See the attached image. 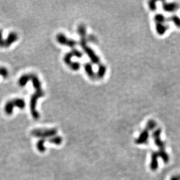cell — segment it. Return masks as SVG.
<instances>
[{
	"mask_svg": "<svg viewBox=\"0 0 180 180\" xmlns=\"http://www.w3.org/2000/svg\"><path fill=\"white\" fill-rule=\"evenodd\" d=\"M35 92L31 96L30 100V111L32 117L35 120H38L40 118V114L36 110L38 100L45 96V92L42 88L35 89Z\"/></svg>",
	"mask_w": 180,
	"mask_h": 180,
	"instance_id": "cell-1",
	"label": "cell"
},
{
	"mask_svg": "<svg viewBox=\"0 0 180 180\" xmlns=\"http://www.w3.org/2000/svg\"><path fill=\"white\" fill-rule=\"evenodd\" d=\"M26 106V103L24 99L22 98H15L10 100L5 104L4 110L5 114L11 115L13 114L15 108H18L20 110H24Z\"/></svg>",
	"mask_w": 180,
	"mask_h": 180,
	"instance_id": "cell-2",
	"label": "cell"
},
{
	"mask_svg": "<svg viewBox=\"0 0 180 180\" xmlns=\"http://www.w3.org/2000/svg\"><path fill=\"white\" fill-rule=\"evenodd\" d=\"M19 38L18 34L15 32H11L8 35L6 38H4L3 32L0 29V47L9 48Z\"/></svg>",
	"mask_w": 180,
	"mask_h": 180,
	"instance_id": "cell-3",
	"label": "cell"
},
{
	"mask_svg": "<svg viewBox=\"0 0 180 180\" xmlns=\"http://www.w3.org/2000/svg\"><path fill=\"white\" fill-rule=\"evenodd\" d=\"M87 37H81L80 39V46H81V48H82L83 50L87 54V55L89 57L90 59H91V61H92L94 64H98V65L101 64L100 59L98 57L97 55L95 54V52H94L93 50L89 46L87 45Z\"/></svg>",
	"mask_w": 180,
	"mask_h": 180,
	"instance_id": "cell-4",
	"label": "cell"
},
{
	"mask_svg": "<svg viewBox=\"0 0 180 180\" xmlns=\"http://www.w3.org/2000/svg\"><path fill=\"white\" fill-rule=\"evenodd\" d=\"M57 131L56 128L50 129H35L30 132L32 136L36 138L45 139L46 138L53 137L56 136Z\"/></svg>",
	"mask_w": 180,
	"mask_h": 180,
	"instance_id": "cell-5",
	"label": "cell"
},
{
	"mask_svg": "<svg viewBox=\"0 0 180 180\" xmlns=\"http://www.w3.org/2000/svg\"><path fill=\"white\" fill-rule=\"evenodd\" d=\"M56 40L62 45L68 46L69 47L73 48L77 45V41L73 39H70L66 36L63 33H59L56 36Z\"/></svg>",
	"mask_w": 180,
	"mask_h": 180,
	"instance_id": "cell-6",
	"label": "cell"
},
{
	"mask_svg": "<svg viewBox=\"0 0 180 180\" xmlns=\"http://www.w3.org/2000/svg\"><path fill=\"white\" fill-rule=\"evenodd\" d=\"M161 129L160 128H157L153 132L152 134V137L154 141V143L156 144V145L159 147L160 150L161 149H164L165 147V144L164 142H163L160 138V135H161Z\"/></svg>",
	"mask_w": 180,
	"mask_h": 180,
	"instance_id": "cell-7",
	"label": "cell"
},
{
	"mask_svg": "<svg viewBox=\"0 0 180 180\" xmlns=\"http://www.w3.org/2000/svg\"><path fill=\"white\" fill-rule=\"evenodd\" d=\"M163 9L165 12H174L179 9V5L176 2H163Z\"/></svg>",
	"mask_w": 180,
	"mask_h": 180,
	"instance_id": "cell-8",
	"label": "cell"
},
{
	"mask_svg": "<svg viewBox=\"0 0 180 180\" xmlns=\"http://www.w3.org/2000/svg\"><path fill=\"white\" fill-rule=\"evenodd\" d=\"M149 131L146 129L141 132L139 138L135 140V143L137 145L145 144L147 142L149 139Z\"/></svg>",
	"mask_w": 180,
	"mask_h": 180,
	"instance_id": "cell-9",
	"label": "cell"
},
{
	"mask_svg": "<svg viewBox=\"0 0 180 180\" xmlns=\"http://www.w3.org/2000/svg\"><path fill=\"white\" fill-rule=\"evenodd\" d=\"M158 157H159V154L157 152H153L151 154V163H150V169L152 171H156L157 168L159 164H158Z\"/></svg>",
	"mask_w": 180,
	"mask_h": 180,
	"instance_id": "cell-10",
	"label": "cell"
},
{
	"mask_svg": "<svg viewBox=\"0 0 180 180\" xmlns=\"http://www.w3.org/2000/svg\"><path fill=\"white\" fill-rule=\"evenodd\" d=\"M169 29V26L165 23H156V30L159 35H164Z\"/></svg>",
	"mask_w": 180,
	"mask_h": 180,
	"instance_id": "cell-11",
	"label": "cell"
},
{
	"mask_svg": "<svg viewBox=\"0 0 180 180\" xmlns=\"http://www.w3.org/2000/svg\"><path fill=\"white\" fill-rule=\"evenodd\" d=\"M84 67L85 72L87 74V75L92 79H95V74L93 70L92 65H91L90 63H86L84 64Z\"/></svg>",
	"mask_w": 180,
	"mask_h": 180,
	"instance_id": "cell-12",
	"label": "cell"
},
{
	"mask_svg": "<svg viewBox=\"0 0 180 180\" xmlns=\"http://www.w3.org/2000/svg\"><path fill=\"white\" fill-rule=\"evenodd\" d=\"M106 72H107L106 66H105V65H103V64H99L98 65V70L97 72V74H96V76H97V77L100 79L103 78L105 74H106Z\"/></svg>",
	"mask_w": 180,
	"mask_h": 180,
	"instance_id": "cell-13",
	"label": "cell"
},
{
	"mask_svg": "<svg viewBox=\"0 0 180 180\" xmlns=\"http://www.w3.org/2000/svg\"><path fill=\"white\" fill-rule=\"evenodd\" d=\"M159 154V157H160L163 160V161L165 163H167L169 162V156L167 152L165 151V149H161L157 152Z\"/></svg>",
	"mask_w": 180,
	"mask_h": 180,
	"instance_id": "cell-14",
	"label": "cell"
},
{
	"mask_svg": "<svg viewBox=\"0 0 180 180\" xmlns=\"http://www.w3.org/2000/svg\"><path fill=\"white\" fill-rule=\"evenodd\" d=\"M46 140L45 139H41L38 141L36 143V148L41 153L45 152L46 151V147L45 146V143Z\"/></svg>",
	"mask_w": 180,
	"mask_h": 180,
	"instance_id": "cell-15",
	"label": "cell"
},
{
	"mask_svg": "<svg viewBox=\"0 0 180 180\" xmlns=\"http://www.w3.org/2000/svg\"><path fill=\"white\" fill-rule=\"evenodd\" d=\"M154 19L156 23H165V22L167 21V19L161 13H157V14H156L154 16Z\"/></svg>",
	"mask_w": 180,
	"mask_h": 180,
	"instance_id": "cell-16",
	"label": "cell"
},
{
	"mask_svg": "<svg viewBox=\"0 0 180 180\" xmlns=\"http://www.w3.org/2000/svg\"><path fill=\"white\" fill-rule=\"evenodd\" d=\"M73 57V55L71 53V51L68 52L65 54L64 58H63V60H64V62H65L66 65H67V66L70 65L72 63V62H73L71 61V59Z\"/></svg>",
	"mask_w": 180,
	"mask_h": 180,
	"instance_id": "cell-17",
	"label": "cell"
},
{
	"mask_svg": "<svg viewBox=\"0 0 180 180\" xmlns=\"http://www.w3.org/2000/svg\"><path fill=\"white\" fill-rule=\"evenodd\" d=\"M77 32L81 37H86V28L84 25H80L77 29Z\"/></svg>",
	"mask_w": 180,
	"mask_h": 180,
	"instance_id": "cell-18",
	"label": "cell"
},
{
	"mask_svg": "<svg viewBox=\"0 0 180 180\" xmlns=\"http://www.w3.org/2000/svg\"><path fill=\"white\" fill-rule=\"evenodd\" d=\"M62 138L59 136H54L49 139V142L51 143L55 144L56 145H59L62 143Z\"/></svg>",
	"mask_w": 180,
	"mask_h": 180,
	"instance_id": "cell-19",
	"label": "cell"
},
{
	"mask_svg": "<svg viewBox=\"0 0 180 180\" xmlns=\"http://www.w3.org/2000/svg\"><path fill=\"white\" fill-rule=\"evenodd\" d=\"M10 75V72L7 68L4 66H0V76L4 79L7 78Z\"/></svg>",
	"mask_w": 180,
	"mask_h": 180,
	"instance_id": "cell-20",
	"label": "cell"
},
{
	"mask_svg": "<svg viewBox=\"0 0 180 180\" xmlns=\"http://www.w3.org/2000/svg\"><path fill=\"white\" fill-rule=\"evenodd\" d=\"M156 125H157V124L156 122L153 120H149L147 123L146 124V129L148 131H150V130L151 131V130H153L156 128Z\"/></svg>",
	"mask_w": 180,
	"mask_h": 180,
	"instance_id": "cell-21",
	"label": "cell"
},
{
	"mask_svg": "<svg viewBox=\"0 0 180 180\" xmlns=\"http://www.w3.org/2000/svg\"><path fill=\"white\" fill-rule=\"evenodd\" d=\"M169 20L173 22L177 27H180V18L178 16L173 15L170 18H169Z\"/></svg>",
	"mask_w": 180,
	"mask_h": 180,
	"instance_id": "cell-22",
	"label": "cell"
},
{
	"mask_svg": "<svg viewBox=\"0 0 180 180\" xmlns=\"http://www.w3.org/2000/svg\"><path fill=\"white\" fill-rule=\"evenodd\" d=\"M71 53L73 54V57H76L77 58H78V59H81V58L82 57V55L83 54L81 51H80L79 50H77L76 48H73L72 50L71 51Z\"/></svg>",
	"mask_w": 180,
	"mask_h": 180,
	"instance_id": "cell-23",
	"label": "cell"
},
{
	"mask_svg": "<svg viewBox=\"0 0 180 180\" xmlns=\"http://www.w3.org/2000/svg\"><path fill=\"white\" fill-rule=\"evenodd\" d=\"M68 66L71 70L76 71H78L80 68V64L79 62H72V63Z\"/></svg>",
	"mask_w": 180,
	"mask_h": 180,
	"instance_id": "cell-24",
	"label": "cell"
},
{
	"mask_svg": "<svg viewBox=\"0 0 180 180\" xmlns=\"http://www.w3.org/2000/svg\"><path fill=\"white\" fill-rule=\"evenodd\" d=\"M149 7L151 11H155L157 9L156 2L154 1H151L149 2Z\"/></svg>",
	"mask_w": 180,
	"mask_h": 180,
	"instance_id": "cell-25",
	"label": "cell"
},
{
	"mask_svg": "<svg viewBox=\"0 0 180 180\" xmlns=\"http://www.w3.org/2000/svg\"><path fill=\"white\" fill-rule=\"evenodd\" d=\"M170 180H179V177L178 176H173L172 178H171Z\"/></svg>",
	"mask_w": 180,
	"mask_h": 180,
	"instance_id": "cell-26",
	"label": "cell"
},
{
	"mask_svg": "<svg viewBox=\"0 0 180 180\" xmlns=\"http://www.w3.org/2000/svg\"><path fill=\"white\" fill-rule=\"evenodd\" d=\"M178 177H179V179L180 180V175H179V176H178Z\"/></svg>",
	"mask_w": 180,
	"mask_h": 180,
	"instance_id": "cell-27",
	"label": "cell"
}]
</instances>
